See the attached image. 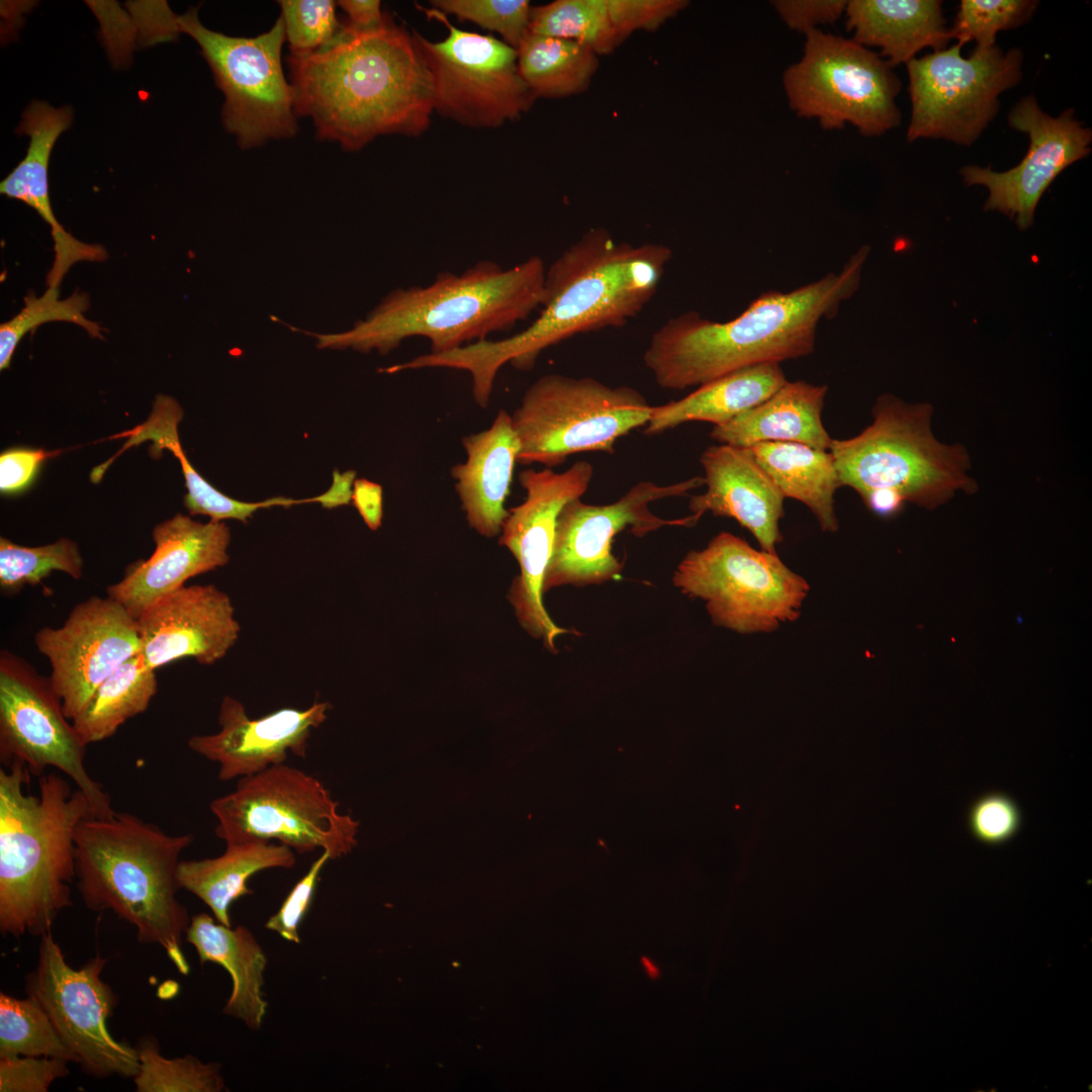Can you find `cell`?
Segmentation results:
<instances>
[{"label": "cell", "mask_w": 1092, "mask_h": 1092, "mask_svg": "<svg viewBox=\"0 0 1092 1092\" xmlns=\"http://www.w3.org/2000/svg\"><path fill=\"white\" fill-rule=\"evenodd\" d=\"M671 250L634 246L593 229L546 268L545 298L538 317L500 340H484L446 353L410 360L412 370L449 368L470 374L475 402L486 407L497 372L506 364L530 370L549 347L578 334L623 326L655 294Z\"/></svg>", "instance_id": "1"}, {"label": "cell", "mask_w": 1092, "mask_h": 1092, "mask_svg": "<svg viewBox=\"0 0 1092 1092\" xmlns=\"http://www.w3.org/2000/svg\"><path fill=\"white\" fill-rule=\"evenodd\" d=\"M296 116L321 140L357 151L378 135H418L434 111L433 85L415 34L386 17L377 28L341 25L322 49L288 58Z\"/></svg>", "instance_id": "2"}, {"label": "cell", "mask_w": 1092, "mask_h": 1092, "mask_svg": "<svg viewBox=\"0 0 1092 1092\" xmlns=\"http://www.w3.org/2000/svg\"><path fill=\"white\" fill-rule=\"evenodd\" d=\"M869 252L860 248L839 272L792 291L764 292L728 322L696 311L669 318L652 335L644 365L661 388L684 390L744 367L811 354L820 321L835 315L857 290Z\"/></svg>", "instance_id": "3"}, {"label": "cell", "mask_w": 1092, "mask_h": 1092, "mask_svg": "<svg viewBox=\"0 0 1092 1092\" xmlns=\"http://www.w3.org/2000/svg\"><path fill=\"white\" fill-rule=\"evenodd\" d=\"M546 266L538 256L503 268L481 261L461 274L442 272L426 286L398 288L368 315L338 334H305L321 349L387 354L408 338L430 341L431 353H446L508 332L540 308Z\"/></svg>", "instance_id": "4"}, {"label": "cell", "mask_w": 1092, "mask_h": 1092, "mask_svg": "<svg viewBox=\"0 0 1092 1092\" xmlns=\"http://www.w3.org/2000/svg\"><path fill=\"white\" fill-rule=\"evenodd\" d=\"M0 769V930L42 936L71 906L76 832L95 817L86 796L56 771L25 793L31 775L18 762Z\"/></svg>", "instance_id": "5"}, {"label": "cell", "mask_w": 1092, "mask_h": 1092, "mask_svg": "<svg viewBox=\"0 0 1092 1092\" xmlns=\"http://www.w3.org/2000/svg\"><path fill=\"white\" fill-rule=\"evenodd\" d=\"M75 841L77 888L87 908L110 910L132 924L140 942L161 945L176 969L188 975L181 941L191 918L176 898V872L193 835H171L116 811L112 817L84 819Z\"/></svg>", "instance_id": "6"}, {"label": "cell", "mask_w": 1092, "mask_h": 1092, "mask_svg": "<svg viewBox=\"0 0 1092 1092\" xmlns=\"http://www.w3.org/2000/svg\"><path fill=\"white\" fill-rule=\"evenodd\" d=\"M931 415L929 403L879 396L869 427L852 438L832 439L829 452L841 486L854 489L862 502L891 492L926 509L949 500L959 489L976 492L967 474V450L938 442L931 433Z\"/></svg>", "instance_id": "7"}, {"label": "cell", "mask_w": 1092, "mask_h": 1092, "mask_svg": "<svg viewBox=\"0 0 1092 1092\" xmlns=\"http://www.w3.org/2000/svg\"><path fill=\"white\" fill-rule=\"evenodd\" d=\"M653 406L636 389L593 377L547 374L525 391L512 414L517 463L552 468L582 452L614 453L616 442L644 427Z\"/></svg>", "instance_id": "8"}, {"label": "cell", "mask_w": 1092, "mask_h": 1092, "mask_svg": "<svg viewBox=\"0 0 1092 1092\" xmlns=\"http://www.w3.org/2000/svg\"><path fill=\"white\" fill-rule=\"evenodd\" d=\"M215 835L225 843L277 840L298 853L316 849L331 859L357 844L359 823L316 778L286 763L240 778L235 790L214 799Z\"/></svg>", "instance_id": "9"}, {"label": "cell", "mask_w": 1092, "mask_h": 1092, "mask_svg": "<svg viewBox=\"0 0 1092 1092\" xmlns=\"http://www.w3.org/2000/svg\"><path fill=\"white\" fill-rule=\"evenodd\" d=\"M672 583L701 599L715 625L741 634L768 633L796 620L807 581L777 553L756 550L729 532L716 535L677 565Z\"/></svg>", "instance_id": "10"}, {"label": "cell", "mask_w": 1092, "mask_h": 1092, "mask_svg": "<svg viewBox=\"0 0 1092 1092\" xmlns=\"http://www.w3.org/2000/svg\"><path fill=\"white\" fill-rule=\"evenodd\" d=\"M802 58L784 73L789 105L825 129L849 123L866 136L898 126L901 82L880 55L852 38L815 29L807 32Z\"/></svg>", "instance_id": "11"}, {"label": "cell", "mask_w": 1092, "mask_h": 1092, "mask_svg": "<svg viewBox=\"0 0 1092 1092\" xmlns=\"http://www.w3.org/2000/svg\"><path fill=\"white\" fill-rule=\"evenodd\" d=\"M170 32H184L200 47L216 85L223 92L222 122L243 149L297 131L294 97L281 63L285 27L280 16L254 37L230 36L206 28L197 8L174 15Z\"/></svg>", "instance_id": "12"}, {"label": "cell", "mask_w": 1092, "mask_h": 1092, "mask_svg": "<svg viewBox=\"0 0 1092 1092\" xmlns=\"http://www.w3.org/2000/svg\"><path fill=\"white\" fill-rule=\"evenodd\" d=\"M962 44L934 51L907 64L911 118L907 141L943 139L973 144L996 116L999 96L1022 77L1023 56L993 46L969 58Z\"/></svg>", "instance_id": "13"}, {"label": "cell", "mask_w": 1092, "mask_h": 1092, "mask_svg": "<svg viewBox=\"0 0 1092 1092\" xmlns=\"http://www.w3.org/2000/svg\"><path fill=\"white\" fill-rule=\"evenodd\" d=\"M87 744L66 716L50 676L24 658L0 652V762L23 764L31 776L49 767L65 774L88 799L95 817L115 814L110 796L88 772Z\"/></svg>", "instance_id": "14"}, {"label": "cell", "mask_w": 1092, "mask_h": 1092, "mask_svg": "<svg viewBox=\"0 0 1092 1092\" xmlns=\"http://www.w3.org/2000/svg\"><path fill=\"white\" fill-rule=\"evenodd\" d=\"M419 9L448 28L441 41L415 32L432 78L434 110L466 126L496 127L531 108L536 97L519 72L516 49L461 30L434 8Z\"/></svg>", "instance_id": "15"}, {"label": "cell", "mask_w": 1092, "mask_h": 1092, "mask_svg": "<svg viewBox=\"0 0 1092 1092\" xmlns=\"http://www.w3.org/2000/svg\"><path fill=\"white\" fill-rule=\"evenodd\" d=\"M106 960L96 956L75 970L52 932L41 936L36 968L26 976L28 997L46 1011L82 1070L96 1078H133L136 1048L113 1038L106 1026L117 996L100 975Z\"/></svg>", "instance_id": "16"}, {"label": "cell", "mask_w": 1092, "mask_h": 1092, "mask_svg": "<svg viewBox=\"0 0 1092 1092\" xmlns=\"http://www.w3.org/2000/svg\"><path fill=\"white\" fill-rule=\"evenodd\" d=\"M703 484L705 480L701 476L665 485L646 480L636 483L609 505H588L580 498L568 502L556 520L543 593L561 585L584 586L619 578L623 565L612 553L615 536L627 528L636 537H643L662 527L695 525L701 518L696 514L663 519L654 515L649 506L659 499L686 495Z\"/></svg>", "instance_id": "17"}, {"label": "cell", "mask_w": 1092, "mask_h": 1092, "mask_svg": "<svg viewBox=\"0 0 1092 1092\" xmlns=\"http://www.w3.org/2000/svg\"><path fill=\"white\" fill-rule=\"evenodd\" d=\"M593 476L594 467L586 461H577L563 472L547 467L523 470L519 480L525 499L511 508L502 527L499 544L511 551L520 566L509 601L525 631L541 639L549 650L555 649L558 636L568 632L554 624L543 604V580L556 520L564 505L585 493Z\"/></svg>", "instance_id": "18"}, {"label": "cell", "mask_w": 1092, "mask_h": 1092, "mask_svg": "<svg viewBox=\"0 0 1092 1092\" xmlns=\"http://www.w3.org/2000/svg\"><path fill=\"white\" fill-rule=\"evenodd\" d=\"M34 644L50 662L52 686L70 720L105 678L141 653L136 619L109 597L77 604L61 627L37 630Z\"/></svg>", "instance_id": "19"}, {"label": "cell", "mask_w": 1092, "mask_h": 1092, "mask_svg": "<svg viewBox=\"0 0 1092 1092\" xmlns=\"http://www.w3.org/2000/svg\"><path fill=\"white\" fill-rule=\"evenodd\" d=\"M1008 123L1029 138L1021 162L1005 172L965 166L961 174L967 185H983L988 189L986 210L1008 215L1024 231L1032 224L1036 205L1052 182L1090 153L1092 131L1074 116L1073 109L1058 117L1051 116L1032 95L1015 104Z\"/></svg>", "instance_id": "20"}, {"label": "cell", "mask_w": 1092, "mask_h": 1092, "mask_svg": "<svg viewBox=\"0 0 1092 1092\" xmlns=\"http://www.w3.org/2000/svg\"><path fill=\"white\" fill-rule=\"evenodd\" d=\"M135 619L141 654L155 670L185 657L213 664L235 645L241 631L231 598L213 584L183 585Z\"/></svg>", "instance_id": "21"}, {"label": "cell", "mask_w": 1092, "mask_h": 1092, "mask_svg": "<svg viewBox=\"0 0 1092 1092\" xmlns=\"http://www.w3.org/2000/svg\"><path fill=\"white\" fill-rule=\"evenodd\" d=\"M330 709V703L315 702L304 710L283 708L252 719L240 701L224 696L219 731L192 736L188 746L218 764L220 781L253 776L285 763L289 754L304 758L311 731L327 720Z\"/></svg>", "instance_id": "22"}, {"label": "cell", "mask_w": 1092, "mask_h": 1092, "mask_svg": "<svg viewBox=\"0 0 1092 1092\" xmlns=\"http://www.w3.org/2000/svg\"><path fill=\"white\" fill-rule=\"evenodd\" d=\"M153 554L128 566L123 577L107 586V597L134 618L165 595L196 575L229 562L231 532L223 522L201 523L181 514L158 524L152 533Z\"/></svg>", "instance_id": "23"}, {"label": "cell", "mask_w": 1092, "mask_h": 1092, "mask_svg": "<svg viewBox=\"0 0 1092 1092\" xmlns=\"http://www.w3.org/2000/svg\"><path fill=\"white\" fill-rule=\"evenodd\" d=\"M700 462L707 489L691 497V512L732 518L755 537L762 550L777 553L783 541L780 521L785 496L750 450L713 445L702 453Z\"/></svg>", "instance_id": "24"}, {"label": "cell", "mask_w": 1092, "mask_h": 1092, "mask_svg": "<svg viewBox=\"0 0 1092 1092\" xmlns=\"http://www.w3.org/2000/svg\"><path fill=\"white\" fill-rule=\"evenodd\" d=\"M462 445L466 460L451 468L455 489L468 525L491 538L509 515L505 503L520 452L512 415L498 411L488 429L463 437Z\"/></svg>", "instance_id": "25"}, {"label": "cell", "mask_w": 1092, "mask_h": 1092, "mask_svg": "<svg viewBox=\"0 0 1092 1092\" xmlns=\"http://www.w3.org/2000/svg\"><path fill=\"white\" fill-rule=\"evenodd\" d=\"M844 14L852 39L879 48L893 68L925 48L945 49L951 39L937 0H851Z\"/></svg>", "instance_id": "26"}, {"label": "cell", "mask_w": 1092, "mask_h": 1092, "mask_svg": "<svg viewBox=\"0 0 1092 1092\" xmlns=\"http://www.w3.org/2000/svg\"><path fill=\"white\" fill-rule=\"evenodd\" d=\"M827 390L826 385L787 381L764 401L714 426L710 436L720 444L737 447L779 441L829 451L832 439L821 418Z\"/></svg>", "instance_id": "27"}, {"label": "cell", "mask_w": 1092, "mask_h": 1092, "mask_svg": "<svg viewBox=\"0 0 1092 1092\" xmlns=\"http://www.w3.org/2000/svg\"><path fill=\"white\" fill-rule=\"evenodd\" d=\"M185 933L202 965H219L232 979V993L222 1012L259 1030L268 1009L263 994L267 956L252 931L243 925L225 926L199 913L191 917Z\"/></svg>", "instance_id": "28"}, {"label": "cell", "mask_w": 1092, "mask_h": 1092, "mask_svg": "<svg viewBox=\"0 0 1092 1092\" xmlns=\"http://www.w3.org/2000/svg\"><path fill=\"white\" fill-rule=\"evenodd\" d=\"M225 844V851L219 856L180 860L176 879L179 889L200 899L219 923L232 926L231 906L254 893L249 880L265 870L292 869L296 857L290 847L271 841Z\"/></svg>", "instance_id": "29"}, {"label": "cell", "mask_w": 1092, "mask_h": 1092, "mask_svg": "<svg viewBox=\"0 0 1092 1092\" xmlns=\"http://www.w3.org/2000/svg\"><path fill=\"white\" fill-rule=\"evenodd\" d=\"M787 381L780 363L735 370L698 386L678 400L653 406L644 433L651 436L689 422L725 424L767 399Z\"/></svg>", "instance_id": "30"}, {"label": "cell", "mask_w": 1092, "mask_h": 1092, "mask_svg": "<svg viewBox=\"0 0 1092 1092\" xmlns=\"http://www.w3.org/2000/svg\"><path fill=\"white\" fill-rule=\"evenodd\" d=\"M785 497L808 507L824 532L835 533L834 494L841 486L829 451L795 442H761L747 447Z\"/></svg>", "instance_id": "31"}, {"label": "cell", "mask_w": 1092, "mask_h": 1092, "mask_svg": "<svg viewBox=\"0 0 1092 1092\" xmlns=\"http://www.w3.org/2000/svg\"><path fill=\"white\" fill-rule=\"evenodd\" d=\"M73 119L68 106L55 108L46 101H33L22 113L17 128L29 136L26 156L1 181L0 193L24 202L33 208L50 225L51 232L62 230L50 201L48 168L53 148L70 127Z\"/></svg>", "instance_id": "32"}, {"label": "cell", "mask_w": 1092, "mask_h": 1092, "mask_svg": "<svg viewBox=\"0 0 1092 1092\" xmlns=\"http://www.w3.org/2000/svg\"><path fill=\"white\" fill-rule=\"evenodd\" d=\"M157 692L155 669L139 653L105 678L71 721L87 745L105 740L144 713Z\"/></svg>", "instance_id": "33"}, {"label": "cell", "mask_w": 1092, "mask_h": 1092, "mask_svg": "<svg viewBox=\"0 0 1092 1092\" xmlns=\"http://www.w3.org/2000/svg\"><path fill=\"white\" fill-rule=\"evenodd\" d=\"M519 72L533 95L560 98L584 92L598 55L573 40L528 32L517 49Z\"/></svg>", "instance_id": "34"}, {"label": "cell", "mask_w": 1092, "mask_h": 1092, "mask_svg": "<svg viewBox=\"0 0 1092 1092\" xmlns=\"http://www.w3.org/2000/svg\"><path fill=\"white\" fill-rule=\"evenodd\" d=\"M529 32L576 41L598 56L614 52L625 40L608 0H556L532 7Z\"/></svg>", "instance_id": "35"}, {"label": "cell", "mask_w": 1092, "mask_h": 1092, "mask_svg": "<svg viewBox=\"0 0 1092 1092\" xmlns=\"http://www.w3.org/2000/svg\"><path fill=\"white\" fill-rule=\"evenodd\" d=\"M58 1058L77 1064L46 1011L33 999L0 994V1059Z\"/></svg>", "instance_id": "36"}, {"label": "cell", "mask_w": 1092, "mask_h": 1092, "mask_svg": "<svg viewBox=\"0 0 1092 1092\" xmlns=\"http://www.w3.org/2000/svg\"><path fill=\"white\" fill-rule=\"evenodd\" d=\"M83 565L78 544L68 538L37 547L0 538V589L8 597L19 594L25 585L38 584L53 571L80 579Z\"/></svg>", "instance_id": "37"}, {"label": "cell", "mask_w": 1092, "mask_h": 1092, "mask_svg": "<svg viewBox=\"0 0 1092 1092\" xmlns=\"http://www.w3.org/2000/svg\"><path fill=\"white\" fill-rule=\"evenodd\" d=\"M139 1071L133 1077L139 1092H221L228 1091L220 1067L202 1063L196 1057L167 1059L158 1044L145 1039L136 1048Z\"/></svg>", "instance_id": "38"}, {"label": "cell", "mask_w": 1092, "mask_h": 1092, "mask_svg": "<svg viewBox=\"0 0 1092 1092\" xmlns=\"http://www.w3.org/2000/svg\"><path fill=\"white\" fill-rule=\"evenodd\" d=\"M90 306L88 295L74 292L60 297L59 287H48L40 296L27 294L24 305L11 320L0 326V369L9 367L20 340L30 331L50 322H66L83 328L92 338L102 339L104 331L85 316Z\"/></svg>", "instance_id": "39"}, {"label": "cell", "mask_w": 1092, "mask_h": 1092, "mask_svg": "<svg viewBox=\"0 0 1092 1092\" xmlns=\"http://www.w3.org/2000/svg\"><path fill=\"white\" fill-rule=\"evenodd\" d=\"M182 418L183 411L173 397L157 395L152 413L143 424L115 436L127 439L116 456L146 441L152 442V453H160L163 449L170 450L178 458L185 479L187 494L184 496V504L187 507H196L210 497L214 487L194 469L180 445L177 427Z\"/></svg>", "instance_id": "40"}, {"label": "cell", "mask_w": 1092, "mask_h": 1092, "mask_svg": "<svg viewBox=\"0 0 1092 1092\" xmlns=\"http://www.w3.org/2000/svg\"><path fill=\"white\" fill-rule=\"evenodd\" d=\"M1037 5L1030 0H963L950 28L951 38L962 46L975 40L978 48H991L998 31L1023 24Z\"/></svg>", "instance_id": "41"}, {"label": "cell", "mask_w": 1092, "mask_h": 1092, "mask_svg": "<svg viewBox=\"0 0 1092 1092\" xmlns=\"http://www.w3.org/2000/svg\"><path fill=\"white\" fill-rule=\"evenodd\" d=\"M430 3L446 15L453 14L497 32L516 50L529 32L532 6L527 0H433Z\"/></svg>", "instance_id": "42"}, {"label": "cell", "mask_w": 1092, "mask_h": 1092, "mask_svg": "<svg viewBox=\"0 0 1092 1092\" xmlns=\"http://www.w3.org/2000/svg\"><path fill=\"white\" fill-rule=\"evenodd\" d=\"M281 17L290 55H305L328 44L341 25L332 0H282Z\"/></svg>", "instance_id": "43"}, {"label": "cell", "mask_w": 1092, "mask_h": 1092, "mask_svg": "<svg viewBox=\"0 0 1092 1092\" xmlns=\"http://www.w3.org/2000/svg\"><path fill=\"white\" fill-rule=\"evenodd\" d=\"M1022 814L1017 803L1007 794L990 792L979 797L970 807L968 826L972 835L987 845L1010 841L1020 830Z\"/></svg>", "instance_id": "44"}, {"label": "cell", "mask_w": 1092, "mask_h": 1092, "mask_svg": "<svg viewBox=\"0 0 1092 1092\" xmlns=\"http://www.w3.org/2000/svg\"><path fill=\"white\" fill-rule=\"evenodd\" d=\"M329 860V852L323 851L307 873L293 886L278 911L269 917L265 923L267 929L287 941L300 942L299 926L310 909L321 873Z\"/></svg>", "instance_id": "45"}, {"label": "cell", "mask_w": 1092, "mask_h": 1092, "mask_svg": "<svg viewBox=\"0 0 1092 1092\" xmlns=\"http://www.w3.org/2000/svg\"><path fill=\"white\" fill-rule=\"evenodd\" d=\"M68 1063L58 1058L0 1059V1091L47 1092L54 1081L69 1073Z\"/></svg>", "instance_id": "46"}, {"label": "cell", "mask_w": 1092, "mask_h": 1092, "mask_svg": "<svg viewBox=\"0 0 1092 1092\" xmlns=\"http://www.w3.org/2000/svg\"><path fill=\"white\" fill-rule=\"evenodd\" d=\"M685 0H608L615 25L624 39L638 30H654L688 6Z\"/></svg>", "instance_id": "47"}, {"label": "cell", "mask_w": 1092, "mask_h": 1092, "mask_svg": "<svg viewBox=\"0 0 1092 1092\" xmlns=\"http://www.w3.org/2000/svg\"><path fill=\"white\" fill-rule=\"evenodd\" d=\"M843 0H776L771 5L786 23L794 30L804 32L818 29V25L833 23L845 12Z\"/></svg>", "instance_id": "48"}, {"label": "cell", "mask_w": 1092, "mask_h": 1092, "mask_svg": "<svg viewBox=\"0 0 1092 1092\" xmlns=\"http://www.w3.org/2000/svg\"><path fill=\"white\" fill-rule=\"evenodd\" d=\"M55 453L41 449H13L0 456V490L14 493L34 477L38 466Z\"/></svg>", "instance_id": "49"}, {"label": "cell", "mask_w": 1092, "mask_h": 1092, "mask_svg": "<svg viewBox=\"0 0 1092 1092\" xmlns=\"http://www.w3.org/2000/svg\"><path fill=\"white\" fill-rule=\"evenodd\" d=\"M351 500L371 530H377L382 520V487L380 484L360 478L354 481Z\"/></svg>", "instance_id": "50"}, {"label": "cell", "mask_w": 1092, "mask_h": 1092, "mask_svg": "<svg viewBox=\"0 0 1092 1092\" xmlns=\"http://www.w3.org/2000/svg\"><path fill=\"white\" fill-rule=\"evenodd\" d=\"M339 5L348 15V24L357 30L379 27L386 19L377 0H342Z\"/></svg>", "instance_id": "51"}, {"label": "cell", "mask_w": 1092, "mask_h": 1092, "mask_svg": "<svg viewBox=\"0 0 1092 1092\" xmlns=\"http://www.w3.org/2000/svg\"><path fill=\"white\" fill-rule=\"evenodd\" d=\"M641 964L649 979L656 980L659 978L660 970L649 958L642 957Z\"/></svg>", "instance_id": "52"}]
</instances>
